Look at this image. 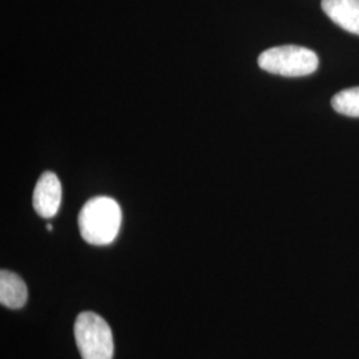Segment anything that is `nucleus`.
I'll use <instances>...</instances> for the list:
<instances>
[{
	"label": "nucleus",
	"mask_w": 359,
	"mask_h": 359,
	"mask_svg": "<svg viewBox=\"0 0 359 359\" xmlns=\"http://www.w3.org/2000/svg\"><path fill=\"white\" fill-rule=\"evenodd\" d=\"M32 204L40 217L56 216L62 204V184L55 173L46 172L40 176L34 189Z\"/></svg>",
	"instance_id": "4"
},
{
	"label": "nucleus",
	"mask_w": 359,
	"mask_h": 359,
	"mask_svg": "<svg viewBox=\"0 0 359 359\" xmlns=\"http://www.w3.org/2000/svg\"><path fill=\"white\" fill-rule=\"evenodd\" d=\"M322 10L337 26L359 35V0H322Z\"/></svg>",
	"instance_id": "5"
},
{
	"label": "nucleus",
	"mask_w": 359,
	"mask_h": 359,
	"mask_svg": "<svg viewBox=\"0 0 359 359\" xmlns=\"http://www.w3.org/2000/svg\"><path fill=\"white\" fill-rule=\"evenodd\" d=\"M332 107L341 115L359 117V87L337 93L332 99Z\"/></svg>",
	"instance_id": "7"
},
{
	"label": "nucleus",
	"mask_w": 359,
	"mask_h": 359,
	"mask_svg": "<svg viewBox=\"0 0 359 359\" xmlns=\"http://www.w3.org/2000/svg\"><path fill=\"white\" fill-rule=\"evenodd\" d=\"M77 348L83 359H112L114 335L103 317L92 311L77 316L75 327Z\"/></svg>",
	"instance_id": "3"
},
{
	"label": "nucleus",
	"mask_w": 359,
	"mask_h": 359,
	"mask_svg": "<svg viewBox=\"0 0 359 359\" xmlns=\"http://www.w3.org/2000/svg\"><path fill=\"white\" fill-rule=\"evenodd\" d=\"M28 298L27 285L18 274L8 270L0 271V302L8 309H20Z\"/></svg>",
	"instance_id": "6"
},
{
	"label": "nucleus",
	"mask_w": 359,
	"mask_h": 359,
	"mask_svg": "<svg viewBox=\"0 0 359 359\" xmlns=\"http://www.w3.org/2000/svg\"><path fill=\"white\" fill-rule=\"evenodd\" d=\"M258 65L264 71L280 76H308L317 71L318 56L305 47L280 46L262 52Z\"/></svg>",
	"instance_id": "2"
},
{
	"label": "nucleus",
	"mask_w": 359,
	"mask_h": 359,
	"mask_svg": "<svg viewBox=\"0 0 359 359\" xmlns=\"http://www.w3.org/2000/svg\"><path fill=\"white\" fill-rule=\"evenodd\" d=\"M121 226V208L111 197H95L79 213V229L86 243L112 244Z\"/></svg>",
	"instance_id": "1"
}]
</instances>
